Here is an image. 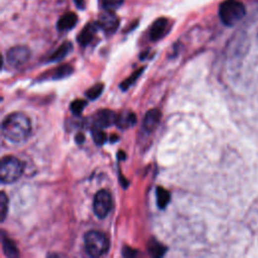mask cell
<instances>
[{"label":"cell","mask_w":258,"mask_h":258,"mask_svg":"<svg viewBox=\"0 0 258 258\" xmlns=\"http://www.w3.org/2000/svg\"><path fill=\"white\" fill-rule=\"evenodd\" d=\"M87 106V101L82 100V99H77L71 103L70 109L71 111L75 114V115H81V113L85 109V107Z\"/></svg>","instance_id":"cell-23"},{"label":"cell","mask_w":258,"mask_h":258,"mask_svg":"<svg viewBox=\"0 0 258 258\" xmlns=\"http://www.w3.org/2000/svg\"><path fill=\"white\" fill-rule=\"evenodd\" d=\"M117 114L114 113L111 110L103 109L95 113V115L92 118V127H109L116 122Z\"/></svg>","instance_id":"cell-8"},{"label":"cell","mask_w":258,"mask_h":258,"mask_svg":"<svg viewBox=\"0 0 258 258\" xmlns=\"http://www.w3.org/2000/svg\"><path fill=\"white\" fill-rule=\"evenodd\" d=\"M77 23L78 15L74 12H67L59 18L58 23H56V28L60 32H68L74 28Z\"/></svg>","instance_id":"cell-12"},{"label":"cell","mask_w":258,"mask_h":258,"mask_svg":"<svg viewBox=\"0 0 258 258\" xmlns=\"http://www.w3.org/2000/svg\"><path fill=\"white\" fill-rule=\"evenodd\" d=\"M1 128L4 137L13 143L25 141L32 133L30 118L20 112H14L6 116Z\"/></svg>","instance_id":"cell-1"},{"label":"cell","mask_w":258,"mask_h":258,"mask_svg":"<svg viewBox=\"0 0 258 258\" xmlns=\"http://www.w3.org/2000/svg\"><path fill=\"white\" fill-rule=\"evenodd\" d=\"M149 252L155 257H160L166 252V248L155 239H152L148 244Z\"/></svg>","instance_id":"cell-17"},{"label":"cell","mask_w":258,"mask_h":258,"mask_svg":"<svg viewBox=\"0 0 258 258\" xmlns=\"http://www.w3.org/2000/svg\"><path fill=\"white\" fill-rule=\"evenodd\" d=\"M136 123V116L132 112H122L116 117L115 125L122 129H127L134 126Z\"/></svg>","instance_id":"cell-13"},{"label":"cell","mask_w":258,"mask_h":258,"mask_svg":"<svg viewBox=\"0 0 258 258\" xmlns=\"http://www.w3.org/2000/svg\"><path fill=\"white\" fill-rule=\"evenodd\" d=\"M7 213H8V198L6 197L5 193L2 192L1 195H0V218H1V222L5 220Z\"/></svg>","instance_id":"cell-20"},{"label":"cell","mask_w":258,"mask_h":258,"mask_svg":"<svg viewBox=\"0 0 258 258\" xmlns=\"http://www.w3.org/2000/svg\"><path fill=\"white\" fill-rule=\"evenodd\" d=\"M32 52L25 46H16L11 48L6 54L7 62L12 67H20L31 59Z\"/></svg>","instance_id":"cell-6"},{"label":"cell","mask_w":258,"mask_h":258,"mask_svg":"<svg viewBox=\"0 0 258 258\" xmlns=\"http://www.w3.org/2000/svg\"><path fill=\"white\" fill-rule=\"evenodd\" d=\"M23 173L22 162L12 155H6L0 164V180L2 184H12L19 180Z\"/></svg>","instance_id":"cell-4"},{"label":"cell","mask_w":258,"mask_h":258,"mask_svg":"<svg viewBox=\"0 0 258 258\" xmlns=\"http://www.w3.org/2000/svg\"><path fill=\"white\" fill-rule=\"evenodd\" d=\"M74 2L77 6V8L81 9V10H84L86 8V2L85 0H74Z\"/></svg>","instance_id":"cell-26"},{"label":"cell","mask_w":258,"mask_h":258,"mask_svg":"<svg viewBox=\"0 0 258 258\" xmlns=\"http://www.w3.org/2000/svg\"><path fill=\"white\" fill-rule=\"evenodd\" d=\"M125 0H103V6L106 10L114 11L118 9L123 3Z\"/></svg>","instance_id":"cell-24"},{"label":"cell","mask_w":258,"mask_h":258,"mask_svg":"<svg viewBox=\"0 0 258 258\" xmlns=\"http://www.w3.org/2000/svg\"><path fill=\"white\" fill-rule=\"evenodd\" d=\"M168 28V19L165 17L157 18L152 25L150 30V39L153 42H156L162 39Z\"/></svg>","instance_id":"cell-10"},{"label":"cell","mask_w":258,"mask_h":258,"mask_svg":"<svg viewBox=\"0 0 258 258\" xmlns=\"http://www.w3.org/2000/svg\"><path fill=\"white\" fill-rule=\"evenodd\" d=\"M92 137L97 146H102L107 140L106 133L100 127H92Z\"/></svg>","instance_id":"cell-19"},{"label":"cell","mask_w":258,"mask_h":258,"mask_svg":"<svg viewBox=\"0 0 258 258\" xmlns=\"http://www.w3.org/2000/svg\"><path fill=\"white\" fill-rule=\"evenodd\" d=\"M84 245L87 253L92 257H100L106 254L110 247L108 237L97 230H92L85 234Z\"/></svg>","instance_id":"cell-3"},{"label":"cell","mask_w":258,"mask_h":258,"mask_svg":"<svg viewBox=\"0 0 258 258\" xmlns=\"http://www.w3.org/2000/svg\"><path fill=\"white\" fill-rule=\"evenodd\" d=\"M73 50V46L70 42H66L64 44H62L58 49H56L49 58L50 62H59L61 60H63L67 54H69L71 52V51Z\"/></svg>","instance_id":"cell-14"},{"label":"cell","mask_w":258,"mask_h":258,"mask_svg":"<svg viewBox=\"0 0 258 258\" xmlns=\"http://www.w3.org/2000/svg\"><path fill=\"white\" fill-rule=\"evenodd\" d=\"M112 197L108 191L100 190L99 192H97L94 198L93 209L95 215L98 218L103 219L107 217L112 209Z\"/></svg>","instance_id":"cell-5"},{"label":"cell","mask_w":258,"mask_h":258,"mask_svg":"<svg viewBox=\"0 0 258 258\" xmlns=\"http://www.w3.org/2000/svg\"><path fill=\"white\" fill-rule=\"evenodd\" d=\"M104 85L103 84H96L93 87H91L87 92H86V97L89 100H95L97 99L103 92Z\"/></svg>","instance_id":"cell-22"},{"label":"cell","mask_w":258,"mask_h":258,"mask_svg":"<svg viewBox=\"0 0 258 258\" xmlns=\"http://www.w3.org/2000/svg\"><path fill=\"white\" fill-rule=\"evenodd\" d=\"M245 14V6L239 0H225L219 7L220 19L227 26L235 25Z\"/></svg>","instance_id":"cell-2"},{"label":"cell","mask_w":258,"mask_h":258,"mask_svg":"<svg viewBox=\"0 0 258 258\" xmlns=\"http://www.w3.org/2000/svg\"><path fill=\"white\" fill-rule=\"evenodd\" d=\"M99 25L97 22H90L86 24L77 38L78 43L82 47H87L94 40Z\"/></svg>","instance_id":"cell-9"},{"label":"cell","mask_w":258,"mask_h":258,"mask_svg":"<svg viewBox=\"0 0 258 258\" xmlns=\"http://www.w3.org/2000/svg\"><path fill=\"white\" fill-rule=\"evenodd\" d=\"M84 140H85V136H84L83 134H81V133L77 134V136H76V141H77L78 143H82V142H84Z\"/></svg>","instance_id":"cell-27"},{"label":"cell","mask_w":258,"mask_h":258,"mask_svg":"<svg viewBox=\"0 0 258 258\" xmlns=\"http://www.w3.org/2000/svg\"><path fill=\"white\" fill-rule=\"evenodd\" d=\"M161 118V113L157 109L150 110L143 119V128L149 132H153L158 125Z\"/></svg>","instance_id":"cell-11"},{"label":"cell","mask_w":258,"mask_h":258,"mask_svg":"<svg viewBox=\"0 0 258 258\" xmlns=\"http://www.w3.org/2000/svg\"><path fill=\"white\" fill-rule=\"evenodd\" d=\"M170 195L169 193L163 189L162 187L156 188V201H157V206L159 209H164L167 204L169 203Z\"/></svg>","instance_id":"cell-16"},{"label":"cell","mask_w":258,"mask_h":258,"mask_svg":"<svg viewBox=\"0 0 258 258\" xmlns=\"http://www.w3.org/2000/svg\"><path fill=\"white\" fill-rule=\"evenodd\" d=\"M143 70H145V68H140L139 70H137L136 72H134L129 78H127L121 85H120V88L122 89V90H127L130 86H132L136 81H137V79L140 77V75H141V73L143 72Z\"/></svg>","instance_id":"cell-21"},{"label":"cell","mask_w":258,"mask_h":258,"mask_svg":"<svg viewBox=\"0 0 258 258\" xmlns=\"http://www.w3.org/2000/svg\"><path fill=\"white\" fill-rule=\"evenodd\" d=\"M73 67H71L70 65H64L61 66L59 68H56L52 76V80H60V79H64L69 77L72 73H73Z\"/></svg>","instance_id":"cell-18"},{"label":"cell","mask_w":258,"mask_h":258,"mask_svg":"<svg viewBox=\"0 0 258 258\" xmlns=\"http://www.w3.org/2000/svg\"><path fill=\"white\" fill-rule=\"evenodd\" d=\"M136 250H134V249H131L130 247H124V249H123V256H126V257H128V256H134V255H136Z\"/></svg>","instance_id":"cell-25"},{"label":"cell","mask_w":258,"mask_h":258,"mask_svg":"<svg viewBox=\"0 0 258 258\" xmlns=\"http://www.w3.org/2000/svg\"><path fill=\"white\" fill-rule=\"evenodd\" d=\"M1 241H2L3 253L5 254L6 257L15 258V257H18V256H19L18 249H17L15 243H14L12 240H10L8 237H5V236L2 234Z\"/></svg>","instance_id":"cell-15"},{"label":"cell","mask_w":258,"mask_h":258,"mask_svg":"<svg viewBox=\"0 0 258 258\" xmlns=\"http://www.w3.org/2000/svg\"><path fill=\"white\" fill-rule=\"evenodd\" d=\"M97 23L99 28H101L105 34L112 35L117 31L119 26V18L113 11L106 10L99 15Z\"/></svg>","instance_id":"cell-7"}]
</instances>
